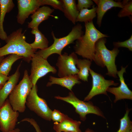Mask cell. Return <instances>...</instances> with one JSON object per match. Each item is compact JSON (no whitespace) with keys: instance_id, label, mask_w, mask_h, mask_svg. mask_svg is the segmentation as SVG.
Masks as SVG:
<instances>
[{"instance_id":"cell-7","label":"cell","mask_w":132,"mask_h":132,"mask_svg":"<svg viewBox=\"0 0 132 132\" xmlns=\"http://www.w3.org/2000/svg\"><path fill=\"white\" fill-rule=\"evenodd\" d=\"M37 86L33 85L28 95L26 104L31 110L46 120L51 121L52 111L48 106L46 100L37 94Z\"/></svg>"},{"instance_id":"cell-4","label":"cell","mask_w":132,"mask_h":132,"mask_svg":"<svg viewBox=\"0 0 132 132\" xmlns=\"http://www.w3.org/2000/svg\"><path fill=\"white\" fill-rule=\"evenodd\" d=\"M33 86L28 71L25 70L22 79L8 96V100L14 111L20 113L25 111L26 99Z\"/></svg>"},{"instance_id":"cell-21","label":"cell","mask_w":132,"mask_h":132,"mask_svg":"<svg viewBox=\"0 0 132 132\" xmlns=\"http://www.w3.org/2000/svg\"><path fill=\"white\" fill-rule=\"evenodd\" d=\"M32 34L34 35V41L30 44L33 49L37 50L39 49L43 50L47 48L48 46L49 41L44 34L40 31L38 28L32 29Z\"/></svg>"},{"instance_id":"cell-2","label":"cell","mask_w":132,"mask_h":132,"mask_svg":"<svg viewBox=\"0 0 132 132\" xmlns=\"http://www.w3.org/2000/svg\"><path fill=\"white\" fill-rule=\"evenodd\" d=\"M106 42L105 37L100 38L97 41L93 60L98 66L102 67H106L107 70L106 75L116 78L118 71L115 61L119 50L115 47L111 50L108 49L105 45Z\"/></svg>"},{"instance_id":"cell-13","label":"cell","mask_w":132,"mask_h":132,"mask_svg":"<svg viewBox=\"0 0 132 132\" xmlns=\"http://www.w3.org/2000/svg\"><path fill=\"white\" fill-rule=\"evenodd\" d=\"M127 67H124L121 66V70L117 71V75L119 77L120 82L119 86L117 87H109L107 90V91L115 96V99L114 100L115 103L119 100L123 99H132V92L126 84L123 76L124 73L126 72Z\"/></svg>"},{"instance_id":"cell-10","label":"cell","mask_w":132,"mask_h":132,"mask_svg":"<svg viewBox=\"0 0 132 132\" xmlns=\"http://www.w3.org/2000/svg\"><path fill=\"white\" fill-rule=\"evenodd\" d=\"M19 112L14 111L8 99L0 107V130L9 132L15 129Z\"/></svg>"},{"instance_id":"cell-5","label":"cell","mask_w":132,"mask_h":132,"mask_svg":"<svg viewBox=\"0 0 132 132\" xmlns=\"http://www.w3.org/2000/svg\"><path fill=\"white\" fill-rule=\"evenodd\" d=\"M55 98L61 100L71 105L75 108V111L79 115L80 119L85 121L86 116L88 114H93L105 118L102 111L98 107L94 105L90 101L86 102L78 99L72 91L66 97L55 96Z\"/></svg>"},{"instance_id":"cell-17","label":"cell","mask_w":132,"mask_h":132,"mask_svg":"<svg viewBox=\"0 0 132 132\" xmlns=\"http://www.w3.org/2000/svg\"><path fill=\"white\" fill-rule=\"evenodd\" d=\"M81 122L74 120L66 115L60 122H54L53 129L56 132H82L79 128Z\"/></svg>"},{"instance_id":"cell-8","label":"cell","mask_w":132,"mask_h":132,"mask_svg":"<svg viewBox=\"0 0 132 132\" xmlns=\"http://www.w3.org/2000/svg\"><path fill=\"white\" fill-rule=\"evenodd\" d=\"M31 74L29 76L33 86L36 85L37 81L49 72L55 74L57 70L51 66L47 60L35 54L31 60Z\"/></svg>"},{"instance_id":"cell-35","label":"cell","mask_w":132,"mask_h":132,"mask_svg":"<svg viewBox=\"0 0 132 132\" xmlns=\"http://www.w3.org/2000/svg\"><path fill=\"white\" fill-rule=\"evenodd\" d=\"M4 56L0 57V63L4 59Z\"/></svg>"},{"instance_id":"cell-37","label":"cell","mask_w":132,"mask_h":132,"mask_svg":"<svg viewBox=\"0 0 132 132\" xmlns=\"http://www.w3.org/2000/svg\"><path fill=\"white\" fill-rule=\"evenodd\" d=\"M130 132H132V130H131Z\"/></svg>"},{"instance_id":"cell-6","label":"cell","mask_w":132,"mask_h":132,"mask_svg":"<svg viewBox=\"0 0 132 132\" xmlns=\"http://www.w3.org/2000/svg\"><path fill=\"white\" fill-rule=\"evenodd\" d=\"M20 28L8 36L6 40V44L0 48V57L11 54L21 56L27 45L24 32Z\"/></svg>"},{"instance_id":"cell-32","label":"cell","mask_w":132,"mask_h":132,"mask_svg":"<svg viewBox=\"0 0 132 132\" xmlns=\"http://www.w3.org/2000/svg\"><path fill=\"white\" fill-rule=\"evenodd\" d=\"M9 78V77L0 73V86H3Z\"/></svg>"},{"instance_id":"cell-31","label":"cell","mask_w":132,"mask_h":132,"mask_svg":"<svg viewBox=\"0 0 132 132\" xmlns=\"http://www.w3.org/2000/svg\"><path fill=\"white\" fill-rule=\"evenodd\" d=\"M26 121L32 125L35 129L36 132H42L40 127L36 122L33 119L25 118L20 121L19 122Z\"/></svg>"},{"instance_id":"cell-38","label":"cell","mask_w":132,"mask_h":132,"mask_svg":"<svg viewBox=\"0 0 132 132\" xmlns=\"http://www.w3.org/2000/svg\"><path fill=\"white\" fill-rule=\"evenodd\" d=\"M0 45H1V43H0Z\"/></svg>"},{"instance_id":"cell-26","label":"cell","mask_w":132,"mask_h":132,"mask_svg":"<svg viewBox=\"0 0 132 132\" xmlns=\"http://www.w3.org/2000/svg\"><path fill=\"white\" fill-rule=\"evenodd\" d=\"M123 7L118 14L119 18L130 17L132 15V1L125 0L122 1Z\"/></svg>"},{"instance_id":"cell-23","label":"cell","mask_w":132,"mask_h":132,"mask_svg":"<svg viewBox=\"0 0 132 132\" xmlns=\"http://www.w3.org/2000/svg\"><path fill=\"white\" fill-rule=\"evenodd\" d=\"M23 58L16 54H11L3 60L0 63V73L7 76L11 70L12 65L18 60Z\"/></svg>"},{"instance_id":"cell-1","label":"cell","mask_w":132,"mask_h":132,"mask_svg":"<svg viewBox=\"0 0 132 132\" xmlns=\"http://www.w3.org/2000/svg\"><path fill=\"white\" fill-rule=\"evenodd\" d=\"M85 23V33L76 40L74 47V52L83 58L92 61L95 54L96 42L100 38L109 36L98 30L95 27L93 21Z\"/></svg>"},{"instance_id":"cell-20","label":"cell","mask_w":132,"mask_h":132,"mask_svg":"<svg viewBox=\"0 0 132 132\" xmlns=\"http://www.w3.org/2000/svg\"><path fill=\"white\" fill-rule=\"evenodd\" d=\"M65 16L73 24H75L79 11L77 9L75 0H62Z\"/></svg>"},{"instance_id":"cell-9","label":"cell","mask_w":132,"mask_h":132,"mask_svg":"<svg viewBox=\"0 0 132 132\" xmlns=\"http://www.w3.org/2000/svg\"><path fill=\"white\" fill-rule=\"evenodd\" d=\"M78 59L74 52L68 54L65 52L59 55L56 65L58 68V75L59 77L77 75L79 70L76 67Z\"/></svg>"},{"instance_id":"cell-3","label":"cell","mask_w":132,"mask_h":132,"mask_svg":"<svg viewBox=\"0 0 132 132\" xmlns=\"http://www.w3.org/2000/svg\"><path fill=\"white\" fill-rule=\"evenodd\" d=\"M84 34L82 27L79 23L74 26L67 35L61 38H56L52 31L51 34L54 40L53 43L47 48L39 50L36 52L35 54L46 60L50 55L54 54L60 55L64 48L73 43L74 41L80 38Z\"/></svg>"},{"instance_id":"cell-24","label":"cell","mask_w":132,"mask_h":132,"mask_svg":"<svg viewBox=\"0 0 132 132\" xmlns=\"http://www.w3.org/2000/svg\"><path fill=\"white\" fill-rule=\"evenodd\" d=\"M97 7L93 5L92 9H83L79 11L76 20V22H84L85 23L93 21L97 16Z\"/></svg>"},{"instance_id":"cell-12","label":"cell","mask_w":132,"mask_h":132,"mask_svg":"<svg viewBox=\"0 0 132 132\" xmlns=\"http://www.w3.org/2000/svg\"><path fill=\"white\" fill-rule=\"evenodd\" d=\"M18 12L17 21L22 25L30 14H32L41 6V0H17Z\"/></svg>"},{"instance_id":"cell-11","label":"cell","mask_w":132,"mask_h":132,"mask_svg":"<svg viewBox=\"0 0 132 132\" xmlns=\"http://www.w3.org/2000/svg\"><path fill=\"white\" fill-rule=\"evenodd\" d=\"M89 72L92 77V87L88 95L84 98V101H88L98 95L103 94L107 95V91L110 86H115L119 84L113 80L105 79L101 75L95 72L90 68Z\"/></svg>"},{"instance_id":"cell-16","label":"cell","mask_w":132,"mask_h":132,"mask_svg":"<svg viewBox=\"0 0 132 132\" xmlns=\"http://www.w3.org/2000/svg\"><path fill=\"white\" fill-rule=\"evenodd\" d=\"M54 11V9L47 6L39 7L31 16L32 20L28 23V27L32 29L38 28L40 24L48 19Z\"/></svg>"},{"instance_id":"cell-29","label":"cell","mask_w":132,"mask_h":132,"mask_svg":"<svg viewBox=\"0 0 132 132\" xmlns=\"http://www.w3.org/2000/svg\"><path fill=\"white\" fill-rule=\"evenodd\" d=\"M94 5V2L91 0H78L77 6L79 11L85 8H91Z\"/></svg>"},{"instance_id":"cell-14","label":"cell","mask_w":132,"mask_h":132,"mask_svg":"<svg viewBox=\"0 0 132 132\" xmlns=\"http://www.w3.org/2000/svg\"><path fill=\"white\" fill-rule=\"evenodd\" d=\"M97 5V23L99 27L101 26L103 16L109 10L114 7L122 8L123 5L122 2L113 0H93Z\"/></svg>"},{"instance_id":"cell-19","label":"cell","mask_w":132,"mask_h":132,"mask_svg":"<svg viewBox=\"0 0 132 132\" xmlns=\"http://www.w3.org/2000/svg\"><path fill=\"white\" fill-rule=\"evenodd\" d=\"M15 5L12 0H0V39L5 41L8 35L4 31L3 23L6 14L10 12Z\"/></svg>"},{"instance_id":"cell-22","label":"cell","mask_w":132,"mask_h":132,"mask_svg":"<svg viewBox=\"0 0 132 132\" xmlns=\"http://www.w3.org/2000/svg\"><path fill=\"white\" fill-rule=\"evenodd\" d=\"M92 61L86 59H78L77 64V68L79 70L77 74L79 79L88 82L89 73Z\"/></svg>"},{"instance_id":"cell-27","label":"cell","mask_w":132,"mask_h":132,"mask_svg":"<svg viewBox=\"0 0 132 132\" xmlns=\"http://www.w3.org/2000/svg\"><path fill=\"white\" fill-rule=\"evenodd\" d=\"M49 5L54 9L63 11V4L62 0H41V5Z\"/></svg>"},{"instance_id":"cell-34","label":"cell","mask_w":132,"mask_h":132,"mask_svg":"<svg viewBox=\"0 0 132 132\" xmlns=\"http://www.w3.org/2000/svg\"><path fill=\"white\" fill-rule=\"evenodd\" d=\"M85 132H95L93 130L89 129H87Z\"/></svg>"},{"instance_id":"cell-33","label":"cell","mask_w":132,"mask_h":132,"mask_svg":"<svg viewBox=\"0 0 132 132\" xmlns=\"http://www.w3.org/2000/svg\"><path fill=\"white\" fill-rule=\"evenodd\" d=\"M20 130L18 128H15L13 130L9 132H20Z\"/></svg>"},{"instance_id":"cell-15","label":"cell","mask_w":132,"mask_h":132,"mask_svg":"<svg viewBox=\"0 0 132 132\" xmlns=\"http://www.w3.org/2000/svg\"><path fill=\"white\" fill-rule=\"evenodd\" d=\"M21 63L18 66L15 72L9 77V78L0 89V107L7 99L18 82L20 73L19 71Z\"/></svg>"},{"instance_id":"cell-25","label":"cell","mask_w":132,"mask_h":132,"mask_svg":"<svg viewBox=\"0 0 132 132\" xmlns=\"http://www.w3.org/2000/svg\"><path fill=\"white\" fill-rule=\"evenodd\" d=\"M130 109L128 108L124 116L120 120V126L117 132H130L132 130V122L129 114Z\"/></svg>"},{"instance_id":"cell-30","label":"cell","mask_w":132,"mask_h":132,"mask_svg":"<svg viewBox=\"0 0 132 132\" xmlns=\"http://www.w3.org/2000/svg\"><path fill=\"white\" fill-rule=\"evenodd\" d=\"M66 115L59 110L55 109L52 112L51 120L55 122H60L64 119Z\"/></svg>"},{"instance_id":"cell-36","label":"cell","mask_w":132,"mask_h":132,"mask_svg":"<svg viewBox=\"0 0 132 132\" xmlns=\"http://www.w3.org/2000/svg\"><path fill=\"white\" fill-rule=\"evenodd\" d=\"M3 86H0V89H1V88Z\"/></svg>"},{"instance_id":"cell-18","label":"cell","mask_w":132,"mask_h":132,"mask_svg":"<svg viewBox=\"0 0 132 132\" xmlns=\"http://www.w3.org/2000/svg\"><path fill=\"white\" fill-rule=\"evenodd\" d=\"M77 75L59 78L51 76L49 77V81L47 83L46 86L50 87L53 84H57L72 91V89L74 86L76 84H79L81 83Z\"/></svg>"},{"instance_id":"cell-28","label":"cell","mask_w":132,"mask_h":132,"mask_svg":"<svg viewBox=\"0 0 132 132\" xmlns=\"http://www.w3.org/2000/svg\"><path fill=\"white\" fill-rule=\"evenodd\" d=\"M114 47L118 48L120 47H125L128 48L130 51H132V35L127 40L124 41L114 42L113 43Z\"/></svg>"}]
</instances>
